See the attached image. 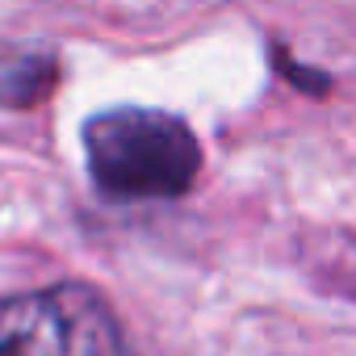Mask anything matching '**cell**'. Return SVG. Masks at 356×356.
<instances>
[{"label":"cell","instance_id":"cell-1","mask_svg":"<svg viewBox=\"0 0 356 356\" xmlns=\"http://www.w3.org/2000/svg\"><path fill=\"white\" fill-rule=\"evenodd\" d=\"M92 185L113 202H172L193 189L202 143L185 118L147 105H118L84 122Z\"/></svg>","mask_w":356,"mask_h":356},{"label":"cell","instance_id":"cell-3","mask_svg":"<svg viewBox=\"0 0 356 356\" xmlns=\"http://www.w3.org/2000/svg\"><path fill=\"white\" fill-rule=\"evenodd\" d=\"M273 51H277V59H281V76H285V80H293L298 88H306V92H314V97L331 88V80H327V76H310V72H306V63L285 59V51H281V47H273Z\"/></svg>","mask_w":356,"mask_h":356},{"label":"cell","instance_id":"cell-2","mask_svg":"<svg viewBox=\"0 0 356 356\" xmlns=\"http://www.w3.org/2000/svg\"><path fill=\"white\" fill-rule=\"evenodd\" d=\"M0 356H122L113 306L80 281L0 298Z\"/></svg>","mask_w":356,"mask_h":356}]
</instances>
